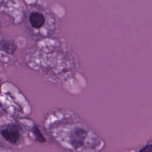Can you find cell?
<instances>
[{
    "mask_svg": "<svg viewBox=\"0 0 152 152\" xmlns=\"http://www.w3.org/2000/svg\"><path fill=\"white\" fill-rule=\"evenodd\" d=\"M84 131L82 129L75 130L71 136V143L74 147H79L82 144L83 140L85 137Z\"/></svg>",
    "mask_w": 152,
    "mask_h": 152,
    "instance_id": "3",
    "label": "cell"
},
{
    "mask_svg": "<svg viewBox=\"0 0 152 152\" xmlns=\"http://www.w3.org/2000/svg\"><path fill=\"white\" fill-rule=\"evenodd\" d=\"M29 21L33 27L39 28L43 26L45 18L44 15L40 12H32L29 16Z\"/></svg>",
    "mask_w": 152,
    "mask_h": 152,
    "instance_id": "2",
    "label": "cell"
},
{
    "mask_svg": "<svg viewBox=\"0 0 152 152\" xmlns=\"http://www.w3.org/2000/svg\"><path fill=\"white\" fill-rule=\"evenodd\" d=\"M2 137L11 143L15 144L18 140L19 131L16 126H8L1 131Z\"/></svg>",
    "mask_w": 152,
    "mask_h": 152,
    "instance_id": "1",
    "label": "cell"
},
{
    "mask_svg": "<svg viewBox=\"0 0 152 152\" xmlns=\"http://www.w3.org/2000/svg\"><path fill=\"white\" fill-rule=\"evenodd\" d=\"M140 152H152V145H147L142 148Z\"/></svg>",
    "mask_w": 152,
    "mask_h": 152,
    "instance_id": "5",
    "label": "cell"
},
{
    "mask_svg": "<svg viewBox=\"0 0 152 152\" xmlns=\"http://www.w3.org/2000/svg\"><path fill=\"white\" fill-rule=\"evenodd\" d=\"M33 132L34 134V135L36 137V140L37 141H39V142H43L45 141V138L43 137V136L41 134L40 130L37 128H36V127L33 128Z\"/></svg>",
    "mask_w": 152,
    "mask_h": 152,
    "instance_id": "4",
    "label": "cell"
}]
</instances>
